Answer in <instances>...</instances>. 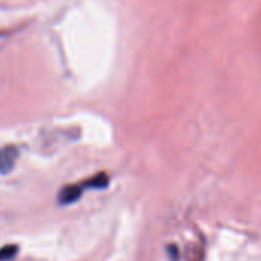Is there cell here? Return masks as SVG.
I'll return each instance as SVG.
<instances>
[{
    "instance_id": "1",
    "label": "cell",
    "mask_w": 261,
    "mask_h": 261,
    "mask_svg": "<svg viewBox=\"0 0 261 261\" xmlns=\"http://www.w3.org/2000/svg\"><path fill=\"white\" fill-rule=\"evenodd\" d=\"M108 183H109L108 175L101 172V174H97L95 177H92L89 180H85L83 183L66 186L59 194V203L60 204H71L82 197L85 189H103L108 186Z\"/></svg>"
},
{
    "instance_id": "2",
    "label": "cell",
    "mask_w": 261,
    "mask_h": 261,
    "mask_svg": "<svg viewBox=\"0 0 261 261\" xmlns=\"http://www.w3.org/2000/svg\"><path fill=\"white\" fill-rule=\"evenodd\" d=\"M19 157V151L16 146H4L0 149V174H8L13 171Z\"/></svg>"
},
{
    "instance_id": "3",
    "label": "cell",
    "mask_w": 261,
    "mask_h": 261,
    "mask_svg": "<svg viewBox=\"0 0 261 261\" xmlns=\"http://www.w3.org/2000/svg\"><path fill=\"white\" fill-rule=\"evenodd\" d=\"M17 250H19V247L16 244H8V246L0 247V261H7V259L14 258L17 255Z\"/></svg>"
}]
</instances>
